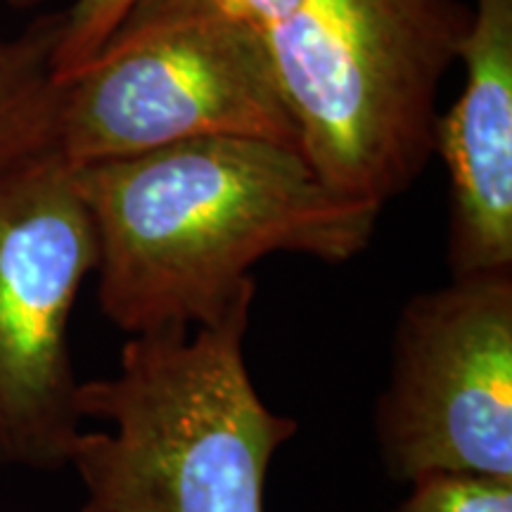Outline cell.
<instances>
[{
  "instance_id": "6da1fadb",
  "label": "cell",
  "mask_w": 512,
  "mask_h": 512,
  "mask_svg": "<svg viewBox=\"0 0 512 512\" xmlns=\"http://www.w3.org/2000/svg\"><path fill=\"white\" fill-rule=\"evenodd\" d=\"M72 171L98 242L100 309L128 335L211 323L271 254L351 261L382 211L328 188L299 150L256 138L185 140Z\"/></svg>"
},
{
  "instance_id": "7a4b0ae2",
  "label": "cell",
  "mask_w": 512,
  "mask_h": 512,
  "mask_svg": "<svg viewBox=\"0 0 512 512\" xmlns=\"http://www.w3.org/2000/svg\"><path fill=\"white\" fill-rule=\"evenodd\" d=\"M256 285L207 325L131 335L117 373L79 384L69 456L79 512H264L268 467L297 432L261 401L245 361Z\"/></svg>"
},
{
  "instance_id": "3957f363",
  "label": "cell",
  "mask_w": 512,
  "mask_h": 512,
  "mask_svg": "<svg viewBox=\"0 0 512 512\" xmlns=\"http://www.w3.org/2000/svg\"><path fill=\"white\" fill-rule=\"evenodd\" d=\"M266 50L297 147L328 188L384 207L434 155L463 0H219Z\"/></svg>"
},
{
  "instance_id": "277c9868",
  "label": "cell",
  "mask_w": 512,
  "mask_h": 512,
  "mask_svg": "<svg viewBox=\"0 0 512 512\" xmlns=\"http://www.w3.org/2000/svg\"><path fill=\"white\" fill-rule=\"evenodd\" d=\"M197 138L297 147L266 50L219 0H136L62 81L57 152L72 166Z\"/></svg>"
},
{
  "instance_id": "5b68a950",
  "label": "cell",
  "mask_w": 512,
  "mask_h": 512,
  "mask_svg": "<svg viewBox=\"0 0 512 512\" xmlns=\"http://www.w3.org/2000/svg\"><path fill=\"white\" fill-rule=\"evenodd\" d=\"M98 266L72 164L48 152L0 176V463L60 470L81 434L69 320Z\"/></svg>"
},
{
  "instance_id": "8992f818",
  "label": "cell",
  "mask_w": 512,
  "mask_h": 512,
  "mask_svg": "<svg viewBox=\"0 0 512 512\" xmlns=\"http://www.w3.org/2000/svg\"><path fill=\"white\" fill-rule=\"evenodd\" d=\"M375 434L396 482H512V271L451 278L403 306Z\"/></svg>"
},
{
  "instance_id": "52a82bcc",
  "label": "cell",
  "mask_w": 512,
  "mask_h": 512,
  "mask_svg": "<svg viewBox=\"0 0 512 512\" xmlns=\"http://www.w3.org/2000/svg\"><path fill=\"white\" fill-rule=\"evenodd\" d=\"M463 91L434 124L448 174L451 278L512 271V0H475Z\"/></svg>"
},
{
  "instance_id": "ba28073f",
  "label": "cell",
  "mask_w": 512,
  "mask_h": 512,
  "mask_svg": "<svg viewBox=\"0 0 512 512\" xmlns=\"http://www.w3.org/2000/svg\"><path fill=\"white\" fill-rule=\"evenodd\" d=\"M60 36L62 12H53L15 38H0V176L57 150Z\"/></svg>"
},
{
  "instance_id": "9c48e42d",
  "label": "cell",
  "mask_w": 512,
  "mask_h": 512,
  "mask_svg": "<svg viewBox=\"0 0 512 512\" xmlns=\"http://www.w3.org/2000/svg\"><path fill=\"white\" fill-rule=\"evenodd\" d=\"M394 512H512V482L486 477H425Z\"/></svg>"
},
{
  "instance_id": "30bf717a",
  "label": "cell",
  "mask_w": 512,
  "mask_h": 512,
  "mask_svg": "<svg viewBox=\"0 0 512 512\" xmlns=\"http://www.w3.org/2000/svg\"><path fill=\"white\" fill-rule=\"evenodd\" d=\"M133 3L136 0H74L62 12V36L55 53L57 81L69 79L98 53Z\"/></svg>"
},
{
  "instance_id": "8fae6325",
  "label": "cell",
  "mask_w": 512,
  "mask_h": 512,
  "mask_svg": "<svg viewBox=\"0 0 512 512\" xmlns=\"http://www.w3.org/2000/svg\"><path fill=\"white\" fill-rule=\"evenodd\" d=\"M5 3L12 5V8H36L38 3H43V0H5Z\"/></svg>"
}]
</instances>
